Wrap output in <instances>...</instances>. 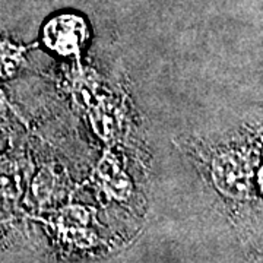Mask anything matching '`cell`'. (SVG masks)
Segmentation results:
<instances>
[{
    "instance_id": "1",
    "label": "cell",
    "mask_w": 263,
    "mask_h": 263,
    "mask_svg": "<svg viewBox=\"0 0 263 263\" xmlns=\"http://www.w3.org/2000/svg\"><path fill=\"white\" fill-rule=\"evenodd\" d=\"M214 181L224 195L241 199L249 192V170L246 161L237 154H226L215 160Z\"/></svg>"
},
{
    "instance_id": "2",
    "label": "cell",
    "mask_w": 263,
    "mask_h": 263,
    "mask_svg": "<svg viewBox=\"0 0 263 263\" xmlns=\"http://www.w3.org/2000/svg\"><path fill=\"white\" fill-rule=\"evenodd\" d=\"M46 44L62 54L76 51L85 40L84 21L73 15L53 19L46 27Z\"/></svg>"
},
{
    "instance_id": "3",
    "label": "cell",
    "mask_w": 263,
    "mask_h": 263,
    "mask_svg": "<svg viewBox=\"0 0 263 263\" xmlns=\"http://www.w3.org/2000/svg\"><path fill=\"white\" fill-rule=\"evenodd\" d=\"M110 189L113 190V193L116 196L124 197L127 196V193L130 192V183L124 177V174L111 176V179H110Z\"/></svg>"
},
{
    "instance_id": "4",
    "label": "cell",
    "mask_w": 263,
    "mask_h": 263,
    "mask_svg": "<svg viewBox=\"0 0 263 263\" xmlns=\"http://www.w3.org/2000/svg\"><path fill=\"white\" fill-rule=\"evenodd\" d=\"M65 221L67 226H81L86 221V212L82 208H69L65 214Z\"/></svg>"
}]
</instances>
